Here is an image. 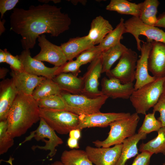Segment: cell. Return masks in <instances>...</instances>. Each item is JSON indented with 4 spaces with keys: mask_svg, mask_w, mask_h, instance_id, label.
<instances>
[{
    "mask_svg": "<svg viewBox=\"0 0 165 165\" xmlns=\"http://www.w3.org/2000/svg\"><path fill=\"white\" fill-rule=\"evenodd\" d=\"M38 39L40 51L33 58L40 61L47 62L57 67L61 66L67 62V59L60 46L50 42L44 34L39 36Z\"/></svg>",
    "mask_w": 165,
    "mask_h": 165,
    "instance_id": "cell-11",
    "label": "cell"
},
{
    "mask_svg": "<svg viewBox=\"0 0 165 165\" xmlns=\"http://www.w3.org/2000/svg\"><path fill=\"white\" fill-rule=\"evenodd\" d=\"M61 161L64 165H93L85 151L76 149L64 151Z\"/></svg>",
    "mask_w": 165,
    "mask_h": 165,
    "instance_id": "cell-27",
    "label": "cell"
},
{
    "mask_svg": "<svg viewBox=\"0 0 165 165\" xmlns=\"http://www.w3.org/2000/svg\"><path fill=\"white\" fill-rule=\"evenodd\" d=\"M163 94L165 95V79L163 84Z\"/></svg>",
    "mask_w": 165,
    "mask_h": 165,
    "instance_id": "cell-47",
    "label": "cell"
},
{
    "mask_svg": "<svg viewBox=\"0 0 165 165\" xmlns=\"http://www.w3.org/2000/svg\"><path fill=\"white\" fill-rule=\"evenodd\" d=\"M126 33L132 34L136 42L137 48L140 51L141 42L139 38L140 35L146 37L147 42L153 41L165 43V32L156 27L150 26L143 23L138 17L132 16L124 22Z\"/></svg>",
    "mask_w": 165,
    "mask_h": 165,
    "instance_id": "cell-7",
    "label": "cell"
},
{
    "mask_svg": "<svg viewBox=\"0 0 165 165\" xmlns=\"http://www.w3.org/2000/svg\"><path fill=\"white\" fill-rule=\"evenodd\" d=\"M93 46L86 35L71 38L67 42L61 44L60 46L69 61Z\"/></svg>",
    "mask_w": 165,
    "mask_h": 165,
    "instance_id": "cell-22",
    "label": "cell"
},
{
    "mask_svg": "<svg viewBox=\"0 0 165 165\" xmlns=\"http://www.w3.org/2000/svg\"><path fill=\"white\" fill-rule=\"evenodd\" d=\"M19 2L18 0H0L1 19L3 18L4 14L6 11L14 9Z\"/></svg>",
    "mask_w": 165,
    "mask_h": 165,
    "instance_id": "cell-39",
    "label": "cell"
},
{
    "mask_svg": "<svg viewBox=\"0 0 165 165\" xmlns=\"http://www.w3.org/2000/svg\"><path fill=\"white\" fill-rule=\"evenodd\" d=\"M124 19L121 18L115 28L108 34L98 46L102 51L120 42L123 35L126 33Z\"/></svg>",
    "mask_w": 165,
    "mask_h": 165,
    "instance_id": "cell-30",
    "label": "cell"
},
{
    "mask_svg": "<svg viewBox=\"0 0 165 165\" xmlns=\"http://www.w3.org/2000/svg\"><path fill=\"white\" fill-rule=\"evenodd\" d=\"M157 132L156 138L140 145L139 151H147L153 154L161 153L165 155V127H162Z\"/></svg>",
    "mask_w": 165,
    "mask_h": 165,
    "instance_id": "cell-29",
    "label": "cell"
},
{
    "mask_svg": "<svg viewBox=\"0 0 165 165\" xmlns=\"http://www.w3.org/2000/svg\"><path fill=\"white\" fill-rule=\"evenodd\" d=\"M140 120L136 112L128 117L117 120L111 123L110 130L107 138L101 141L97 140L93 143L97 147H108L122 144L126 138L134 135Z\"/></svg>",
    "mask_w": 165,
    "mask_h": 165,
    "instance_id": "cell-4",
    "label": "cell"
},
{
    "mask_svg": "<svg viewBox=\"0 0 165 165\" xmlns=\"http://www.w3.org/2000/svg\"><path fill=\"white\" fill-rule=\"evenodd\" d=\"M102 63L101 54L90 63L87 71L82 77L83 87L82 94L94 98L103 95L99 90V79L102 73Z\"/></svg>",
    "mask_w": 165,
    "mask_h": 165,
    "instance_id": "cell-10",
    "label": "cell"
},
{
    "mask_svg": "<svg viewBox=\"0 0 165 165\" xmlns=\"http://www.w3.org/2000/svg\"><path fill=\"white\" fill-rule=\"evenodd\" d=\"M81 66V64L76 59L69 61L60 67L58 75L61 73H71L77 76L81 72L80 67Z\"/></svg>",
    "mask_w": 165,
    "mask_h": 165,
    "instance_id": "cell-35",
    "label": "cell"
},
{
    "mask_svg": "<svg viewBox=\"0 0 165 165\" xmlns=\"http://www.w3.org/2000/svg\"><path fill=\"white\" fill-rule=\"evenodd\" d=\"M39 114L53 130L61 134H67L76 129L79 123V116L68 111L40 108Z\"/></svg>",
    "mask_w": 165,
    "mask_h": 165,
    "instance_id": "cell-5",
    "label": "cell"
},
{
    "mask_svg": "<svg viewBox=\"0 0 165 165\" xmlns=\"http://www.w3.org/2000/svg\"><path fill=\"white\" fill-rule=\"evenodd\" d=\"M160 4L157 0H145L141 2L140 20L146 25L155 26L157 21L156 14Z\"/></svg>",
    "mask_w": 165,
    "mask_h": 165,
    "instance_id": "cell-26",
    "label": "cell"
},
{
    "mask_svg": "<svg viewBox=\"0 0 165 165\" xmlns=\"http://www.w3.org/2000/svg\"><path fill=\"white\" fill-rule=\"evenodd\" d=\"M62 92L58 85L52 79L45 78L35 88L32 95L37 101Z\"/></svg>",
    "mask_w": 165,
    "mask_h": 165,
    "instance_id": "cell-28",
    "label": "cell"
},
{
    "mask_svg": "<svg viewBox=\"0 0 165 165\" xmlns=\"http://www.w3.org/2000/svg\"><path fill=\"white\" fill-rule=\"evenodd\" d=\"M153 154L144 151L138 154L131 165H149L150 158Z\"/></svg>",
    "mask_w": 165,
    "mask_h": 165,
    "instance_id": "cell-38",
    "label": "cell"
},
{
    "mask_svg": "<svg viewBox=\"0 0 165 165\" xmlns=\"http://www.w3.org/2000/svg\"><path fill=\"white\" fill-rule=\"evenodd\" d=\"M53 80L62 91L73 94H82L83 87L82 77H78L71 73H61Z\"/></svg>",
    "mask_w": 165,
    "mask_h": 165,
    "instance_id": "cell-20",
    "label": "cell"
},
{
    "mask_svg": "<svg viewBox=\"0 0 165 165\" xmlns=\"http://www.w3.org/2000/svg\"><path fill=\"white\" fill-rule=\"evenodd\" d=\"M142 42L140 49L141 54L136 64V82L134 85L135 90L154 81L156 79L154 76L150 75L148 72V59L151 49V42L144 41Z\"/></svg>",
    "mask_w": 165,
    "mask_h": 165,
    "instance_id": "cell-17",
    "label": "cell"
},
{
    "mask_svg": "<svg viewBox=\"0 0 165 165\" xmlns=\"http://www.w3.org/2000/svg\"><path fill=\"white\" fill-rule=\"evenodd\" d=\"M151 44L148 71L156 79L165 77V43L153 41Z\"/></svg>",
    "mask_w": 165,
    "mask_h": 165,
    "instance_id": "cell-16",
    "label": "cell"
},
{
    "mask_svg": "<svg viewBox=\"0 0 165 165\" xmlns=\"http://www.w3.org/2000/svg\"><path fill=\"white\" fill-rule=\"evenodd\" d=\"M122 146V143L112 147L95 148L87 146L85 151L89 160L95 165H116Z\"/></svg>",
    "mask_w": 165,
    "mask_h": 165,
    "instance_id": "cell-12",
    "label": "cell"
},
{
    "mask_svg": "<svg viewBox=\"0 0 165 165\" xmlns=\"http://www.w3.org/2000/svg\"><path fill=\"white\" fill-rule=\"evenodd\" d=\"M8 71V70L6 68H0V78L1 79L4 78Z\"/></svg>",
    "mask_w": 165,
    "mask_h": 165,
    "instance_id": "cell-44",
    "label": "cell"
},
{
    "mask_svg": "<svg viewBox=\"0 0 165 165\" xmlns=\"http://www.w3.org/2000/svg\"><path fill=\"white\" fill-rule=\"evenodd\" d=\"M18 93L32 95L35 88L45 78L29 74L25 72L12 70L10 72Z\"/></svg>",
    "mask_w": 165,
    "mask_h": 165,
    "instance_id": "cell-19",
    "label": "cell"
},
{
    "mask_svg": "<svg viewBox=\"0 0 165 165\" xmlns=\"http://www.w3.org/2000/svg\"><path fill=\"white\" fill-rule=\"evenodd\" d=\"M128 49L120 42L103 51L101 54L102 63V73H106L109 72L113 64Z\"/></svg>",
    "mask_w": 165,
    "mask_h": 165,
    "instance_id": "cell-24",
    "label": "cell"
},
{
    "mask_svg": "<svg viewBox=\"0 0 165 165\" xmlns=\"http://www.w3.org/2000/svg\"><path fill=\"white\" fill-rule=\"evenodd\" d=\"M50 165H64L61 161H56L52 163Z\"/></svg>",
    "mask_w": 165,
    "mask_h": 165,
    "instance_id": "cell-46",
    "label": "cell"
},
{
    "mask_svg": "<svg viewBox=\"0 0 165 165\" xmlns=\"http://www.w3.org/2000/svg\"><path fill=\"white\" fill-rule=\"evenodd\" d=\"M131 115L129 112L102 113L79 116V123L76 129L81 130L84 128L92 127H106L115 121L125 118Z\"/></svg>",
    "mask_w": 165,
    "mask_h": 165,
    "instance_id": "cell-14",
    "label": "cell"
},
{
    "mask_svg": "<svg viewBox=\"0 0 165 165\" xmlns=\"http://www.w3.org/2000/svg\"><path fill=\"white\" fill-rule=\"evenodd\" d=\"M135 90L133 83L123 84L113 78L104 77L101 80V91L108 97L127 99Z\"/></svg>",
    "mask_w": 165,
    "mask_h": 165,
    "instance_id": "cell-15",
    "label": "cell"
},
{
    "mask_svg": "<svg viewBox=\"0 0 165 165\" xmlns=\"http://www.w3.org/2000/svg\"><path fill=\"white\" fill-rule=\"evenodd\" d=\"M39 108L32 95L18 93L7 119L9 134L14 138L25 134L40 119Z\"/></svg>",
    "mask_w": 165,
    "mask_h": 165,
    "instance_id": "cell-2",
    "label": "cell"
},
{
    "mask_svg": "<svg viewBox=\"0 0 165 165\" xmlns=\"http://www.w3.org/2000/svg\"><path fill=\"white\" fill-rule=\"evenodd\" d=\"M147 135L144 133H138L125 139L122 143L121 154L116 165H125L128 160L137 155L138 144L140 140L145 139Z\"/></svg>",
    "mask_w": 165,
    "mask_h": 165,
    "instance_id": "cell-23",
    "label": "cell"
},
{
    "mask_svg": "<svg viewBox=\"0 0 165 165\" xmlns=\"http://www.w3.org/2000/svg\"><path fill=\"white\" fill-rule=\"evenodd\" d=\"M102 52L98 45H94L81 53L76 57V60L82 65L85 64L96 59Z\"/></svg>",
    "mask_w": 165,
    "mask_h": 165,
    "instance_id": "cell-34",
    "label": "cell"
},
{
    "mask_svg": "<svg viewBox=\"0 0 165 165\" xmlns=\"http://www.w3.org/2000/svg\"><path fill=\"white\" fill-rule=\"evenodd\" d=\"M113 30L109 22L101 16L96 17L91 23L87 36L93 44H99L106 35Z\"/></svg>",
    "mask_w": 165,
    "mask_h": 165,
    "instance_id": "cell-21",
    "label": "cell"
},
{
    "mask_svg": "<svg viewBox=\"0 0 165 165\" xmlns=\"http://www.w3.org/2000/svg\"><path fill=\"white\" fill-rule=\"evenodd\" d=\"M18 92L12 78L3 80L0 84V121L7 119Z\"/></svg>",
    "mask_w": 165,
    "mask_h": 165,
    "instance_id": "cell-18",
    "label": "cell"
},
{
    "mask_svg": "<svg viewBox=\"0 0 165 165\" xmlns=\"http://www.w3.org/2000/svg\"><path fill=\"white\" fill-rule=\"evenodd\" d=\"M137 53L131 49L122 54L115 68L106 73L108 78L119 80L123 84L133 83L135 80Z\"/></svg>",
    "mask_w": 165,
    "mask_h": 165,
    "instance_id": "cell-8",
    "label": "cell"
},
{
    "mask_svg": "<svg viewBox=\"0 0 165 165\" xmlns=\"http://www.w3.org/2000/svg\"><path fill=\"white\" fill-rule=\"evenodd\" d=\"M6 63L10 65L12 70L17 72L24 71L22 64L18 57V55L14 56L11 54L6 49Z\"/></svg>",
    "mask_w": 165,
    "mask_h": 165,
    "instance_id": "cell-36",
    "label": "cell"
},
{
    "mask_svg": "<svg viewBox=\"0 0 165 165\" xmlns=\"http://www.w3.org/2000/svg\"><path fill=\"white\" fill-rule=\"evenodd\" d=\"M33 138H34L38 141L40 140L42 141L45 138L48 139V142L47 145L44 146L33 145L31 147V149L33 150L37 148L42 150H49L50 152L47 157H52L56 154L57 152L56 147L63 143L62 139L57 135L55 131L41 117L38 128L35 130L31 132L29 135L25 138L20 145L31 140Z\"/></svg>",
    "mask_w": 165,
    "mask_h": 165,
    "instance_id": "cell-9",
    "label": "cell"
},
{
    "mask_svg": "<svg viewBox=\"0 0 165 165\" xmlns=\"http://www.w3.org/2000/svg\"><path fill=\"white\" fill-rule=\"evenodd\" d=\"M155 113H148L145 115L143 123L138 133L142 132L147 134L154 131L157 132L162 126L161 122L156 119Z\"/></svg>",
    "mask_w": 165,
    "mask_h": 165,
    "instance_id": "cell-33",
    "label": "cell"
},
{
    "mask_svg": "<svg viewBox=\"0 0 165 165\" xmlns=\"http://www.w3.org/2000/svg\"><path fill=\"white\" fill-rule=\"evenodd\" d=\"M6 53L5 49L4 50H0V63H5L6 61Z\"/></svg>",
    "mask_w": 165,
    "mask_h": 165,
    "instance_id": "cell-43",
    "label": "cell"
},
{
    "mask_svg": "<svg viewBox=\"0 0 165 165\" xmlns=\"http://www.w3.org/2000/svg\"><path fill=\"white\" fill-rule=\"evenodd\" d=\"M8 122L7 119L0 121V154L7 152L14 144V138L7 131Z\"/></svg>",
    "mask_w": 165,
    "mask_h": 165,
    "instance_id": "cell-32",
    "label": "cell"
},
{
    "mask_svg": "<svg viewBox=\"0 0 165 165\" xmlns=\"http://www.w3.org/2000/svg\"><path fill=\"white\" fill-rule=\"evenodd\" d=\"M5 20H3L2 21H0V35H1L5 31V28L4 26V24Z\"/></svg>",
    "mask_w": 165,
    "mask_h": 165,
    "instance_id": "cell-45",
    "label": "cell"
},
{
    "mask_svg": "<svg viewBox=\"0 0 165 165\" xmlns=\"http://www.w3.org/2000/svg\"><path fill=\"white\" fill-rule=\"evenodd\" d=\"M141 3L137 4L127 0H111L106 6V10L116 11L122 14L130 15L139 17Z\"/></svg>",
    "mask_w": 165,
    "mask_h": 165,
    "instance_id": "cell-25",
    "label": "cell"
},
{
    "mask_svg": "<svg viewBox=\"0 0 165 165\" xmlns=\"http://www.w3.org/2000/svg\"><path fill=\"white\" fill-rule=\"evenodd\" d=\"M81 130L79 129H75L71 130L69 133V137L79 140L81 137Z\"/></svg>",
    "mask_w": 165,
    "mask_h": 165,
    "instance_id": "cell-42",
    "label": "cell"
},
{
    "mask_svg": "<svg viewBox=\"0 0 165 165\" xmlns=\"http://www.w3.org/2000/svg\"><path fill=\"white\" fill-rule=\"evenodd\" d=\"M10 18V30L21 36L24 50L33 48L37 39L44 33L58 36L71 24L70 18L62 12L61 8L46 3L31 6L28 9L15 8Z\"/></svg>",
    "mask_w": 165,
    "mask_h": 165,
    "instance_id": "cell-1",
    "label": "cell"
},
{
    "mask_svg": "<svg viewBox=\"0 0 165 165\" xmlns=\"http://www.w3.org/2000/svg\"><path fill=\"white\" fill-rule=\"evenodd\" d=\"M18 57L22 62L24 71L27 73L52 79L58 74L60 67L46 66L41 61L31 57L30 50H24Z\"/></svg>",
    "mask_w": 165,
    "mask_h": 165,
    "instance_id": "cell-13",
    "label": "cell"
},
{
    "mask_svg": "<svg viewBox=\"0 0 165 165\" xmlns=\"http://www.w3.org/2000/svg\"><path fill=\"white\" fill-rule=\"evenodd\" d=\"M165 79H156L134 91L129 99L136 113L145 115L156 104L163 94Z\"/></svg>",
    "mask_w": 165,
    "mask_h": 165,
    "instance_id": "cell-3",
    "label": "cell"
},
{
    "mask_svg": "<svg viewBox=\"0 0 165 165\" xmlns=\"http://www.w3.org/2000/svg\"><path fill=\"white\" fill-rule=\"evenodd\" d=\"M163 165H165V161L163 163Z\"/></svg>",
    "mask_w": 165,
    "mask_h": 165,
    "instance_id": "cell-48",
    "label": "cell"
},
{
    "mask_svg": "<svg viewBox=\"0 0 165 165\" xmlns=\"http://www.w3.org/2000/svg\"><path fill=\"white\" fill-rule=\"evenodd\" d=\"M60 95L72 108L74 113L79 116L100 112V109L109 98L104 95L91 98L82 94H73L64 91Z\"/></svg>",
    "mask_w": 165,
    "mask_h": 165,
    "instance_id": "cell-6",
    "label": "cell"
},
{
    "mask_svg": "<svg viewBox=\"0 0 165 165\" xmlns=\"http://www.w3.org/2000/svg\"><path fill=\"white\" fill-rule=\"evenodd\" d=\"M67 145L71 149H78L79 148L78 140L69 137L67 141Z\"/></svg>",
    "mask_w": 165,
    "mask_h": 165,
    "instance_id": "cell-40",
    "label": "cell"
},
{
    "mask_svg": "<svg viewBox=\"0 0 165 165\" xmlns=\"http://www.w3.org/2000/svg\"><path fill=\"white\" fill-rule=\"evenodd\" d=\"M155 26L165 28V13L161 14L157 18V21Z\"/></svg>",
    "mask_w": 165,
    "mask_h": 165,
    "instance_id": "cell-41",
    "label": "cell"
},
{
    "mask_svg": "<svg viewBox=\"0 0 165 165\" xmlns=\"http://www.w3.org/2000/svg\"><path fill=\"white\" fill-rule=\"evenodd\" d=\"M153 112H159L160 116L157 119L161 123L163 127H165V95L162 94L156 104L154 106Z\"/></svg>",
    "mask_w": 165,
    "mask_h": 165,
    "instance_id": "cell-37",
    "label": "cell"
},
{
    "mask_svg": "<svg viewBox=\"0 0 165 165\" xmlns=\"http://www.w3.org/2000/svg\"><path fill=\"white\" fill-rule=\"evenodd\" d=\"M37 102L40 108L64 110L73 113L72 108L66 104L60 94L52 95Z\"/></svg>",
    "mask_w": 165,
    "mask_h": 165,
    "instance_id": "cell-31",
    "label": "cell"
}]
</instances>
